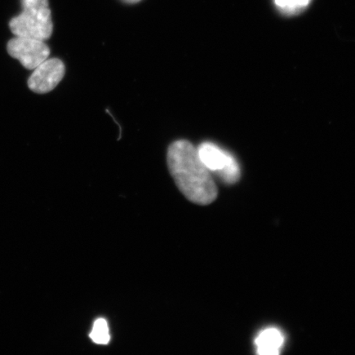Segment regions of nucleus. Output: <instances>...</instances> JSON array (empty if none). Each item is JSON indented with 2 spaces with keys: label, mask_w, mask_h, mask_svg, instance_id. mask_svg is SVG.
I'll use <instances>...</instances> for the list:
<instances>
[{
  "label": "nucleus",
  "mask_w": 355,
  "mask_h": 355,
  "mask_svg": "<svg viewBox=\"0 0 355 355\" xmlns=\"http://www.w3.org/2000/svg\"><path fill=\"white\" fill-rule=\"evenodd\" d=\"M167 164L177 187L190 202L206 206L215 201L218 195L215 181L189 141L178 140L168 146Z\"/></svg>",
  "instance_id": "f257e3e1"
},
{
  "label": "nucleus",
  "mask_w": 355,
  "mask_h": 355,
  "mask_svg": "<svg viewBox=\"0 0 355 355\" xmlns=\"http://www.w3.org/2000/svg\"><path fill=\"white\" fill-rule=\"evenodd\" d=\"M90 338L98 345H107L110 340L107 322L103 318L97 319L93 325Z\"/></svg>",
  "instance_id": "6e6552de"
},
{
  "label": "nucleus",
  "mask_w": 355,
  "mask_h": 355,
  "mask_svg": "<svg viewBox=\"0 0 355 355\" xmlns=\"http://www.w3.org/2000/svg\"><path fill=\"white\" fill-rule=\"evenodd\" d=\"M285 343L283 333L277 328L269 327L261 331L255 340L257 354L277 355Z\"/></svg>",
  "instance_id": "423d86ee"
},
{
  "label": "nucleus",
  "mask_w": 355,
  "mask_h": 355,
  "mask_svg": "<svg viewBox=\"0 0 355 355\" xmlns=\"http://www.w3.org/2000/svg\"><path fill=\"white\" fill-rule=\"evenodd\" d=\"M65 74V66L60 59H50L37 67L28 79V87L38 94H46L58 86Z\"/></svg>",
  "instance_id": "39448f33"
},
{
  "label": "nucleus",
  "mask_w": 355,
  "mask_h": 355,
  "mask_svg": "<svg viewBox=\"0 0 355 355\" xmlns=\"http://www.w3.org/2000/svg\"><path fill=\"white\" fill-rule=\"evenodd\" d=\"M22 12L13 17L10 28L15 37L46 41L51 37L53 22L48 0H21Z\"/></svg>",
  "instance_id": "f03ea898"
},
{
  "label": "nucleus",
  "mask_w": 355,
  "mask_h": 355,
  "mask_svg": "<svg viewBox=\"0 0 355 355\" xmlns=\"http://www.w3.org/2000/svg\"><path fill=\"white\" fill-rule=\"evenodd\" d=\"M123 1L128 3H135L139 2L140 0H123Z\"/></svg>",
  "instance_id": "1a4fd4ad"
},
{
  "label": "nucleus",
  "mask_w": 355,
  "mask_h": 355,
  "mask_svg": "<svg viewBox=\"0 0 355 355\" xmlns=\"http://www.w3.org/2000/svg\"><path fill=\"white\" fill-rule=\"evenodd\" d=\"M8 54L20 62L25 69L34 70L50 56L51 50L44 41L15 37L8 43Z\"/></svg>",
  "instance_id": "20e7f679"
},
{
  "label": "nucleus",
  "mask_w": 355,
  "mask_h": 355,
  "mask_svg": "<svg viewBox=\"0 0 355 355\" xmlns=\"http://www.w3.org/2000/svg\"><path fill=\"white\" fill-rule=\"evenodd\" d=\"M311 1L312 0H274L278 10L288 16L299 15L309 6Z\"/></svg>",
  "instance_id": "0eeeda50"
},
{
  "label": "nucleus",
  "mask_w": 355,
  "mask_h": 355,
  "mask_svg": "<svg viewBox=\"0 0 355 355\" xmlns=\"http://www.w3.org/2000/svg\"><path fill=\"white\" fill-rule=\"evenodd\" d=\"M197 149L204 166L218 175L224 183L234 184L241 179V167L232 154L209 141L202 144Z\"/></svg>",
  "instance_id": "7ed1b4c3"
}]
</instances>
